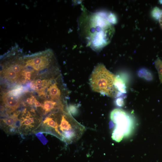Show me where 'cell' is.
Listing matches in <instances>:
<instances>
[{
  "label": "cell",
  "instance_id": "cell-1",
  "mask_svg": "<svg viewBox=\"0 0 162 162\" xmlns=\"http://www.w3.org/2000/svg\"><path fill=\"white\" fill-rule=\"evenodd\" d=\"M86 16V20L82 18L83 22L81 26L86 32L87 44L93 50L99 51L110 42L114 32L113 24L109 14L105 13H89Z\"/></svg>",
  "mask_w": 162,
  "mask_h": 162
},
{
  "label": "cell",
  "instance_id": "cell-2",
  "mask_svg": "<svg viewBox=\"0 0 162 162\" xmlns=\"http://www.w3.org/2000/svg\"><path fill=\"white\" fill-rule=\"evenodd\" d=\"M116 76L108 70L102 64L95 66L89 79L92 90L111 98L120 94L115 86Z\"/></svg>",
  "mask_w": 162,
  "mask_h": 162
},
{
  "label": "cell",
  "instance_id": "cell-3",
  "mask_svg": "<svg viewBox=\"0 0 162 162\" xmlns=\"http://www.w3.org/2000/svg\"><path fill=\"white\" fill-rule=\"evenodd\" d=\"M110 118L116 126L112 134V138L117 142H120L125 134L130 130L131 120L130 116L123 110L115 109L110 114Z\"/></svg>",
  "mask_w": 162,
  "mask_h": 162
},
{
  "label": "cell",
  "instance_id": "cell-4",
  "mask_svg": "<svg viewBox=\"0 0 162 162\" xmlns=\"http://www.w3.org/2000/svg\"><path fill=\"white\" fill-rule=\"evenodd\" d=\"M8 93L4 98V102L7 107L13 111L19 105L18 99L16 96Z\"/></svg>",
  "mask_w": 162,
  "mask_h": 162
},
{
  "label": "cell",
  "instance_id": "cell-5",
  "mask_svg": "<svg viewBox=\"0 0 162 162\" xmlns=\"http://www.w3.org/2000/svg\"><path fill=\"white\" fill-rule=\"evenodd\" d=\"M50 96L53 100L59 101L61 97V92L59 88L55 83L53 84L48 89Z\"/></svg>",
  "mask_w": 162,
  "mask_h": 162
},
{
  "label": "cell",
  "instance_id": "cell-6",
  "mask_svg": "<svg viewBox=\"0 0 162 162\" xmlns=\"http://www.w3.org/2000/svg\"><path fill=\"white\" fill-rule=\"evenodd\" d=\"M18 114L14 113L12 116L7 117L3 120L4 124L9 127L11 132H14L16 130V122L17 120Z\"/></svg>",
  "mask_w": 162,
  "mask_h": 162
},
{
  "label": "cell",
  "instance_id": "cell-7",
  "mask_svg": "<svg viewBox=\"0 0 162 162\" xmlns=\"http://www.w3.org/2000/svg\"><path fill=\"white\" fill-rule=\"evenodd\" d=\"M115 86L120 95L126 92V87L125 83L119 76H116Z\"/></svg>",
  "mask_w": 162,
  "mask_h": 162
},
{
  "label": "cell",
  "instance_id": "cell-8",
  "mask_svg": "<svg viewBox=\"0 0 162 162\" xmlns=\"http://www.w3.org/2000/svg\"><path fill=\"white\" fill-rule=\"evenodd\" d=\"M56 105V102L53 100H47L44 102L42 107L45 110L46 112H47L54 109Z\"/></svg>",
  "mask_w": 162,
  "mask_h": 162
},
{
  "label": "cell",
  "instance_id": "cell-9",
  "mask_svg": "<svg viewBox=\"0 0 162 162\" xmlns=\"http://www.w3.org/2000/svg\"><path fill=\"white\" fill-rule=\"evenodd\" d=\"M155 65L158 73L160 82L162 83V61L158 58L155 62Z\"/></svg>",
  "mask_w": 162,
  "mask_h": 162
},
{
  "label": "cell",
  "instance_id": "cell-10",
  "mask_svg": "<svg viewBox=\"0 0 162 162\" xmlns=\"http://www.w3.org/2000/svg\"><path fill=\"white\" fill-rule=\"evenodd\" d=\"M23 66L20 64L16 63L11 64L8 68L13 70L18 74L20 73L22 69Z\"/></svg>",
  "mask_w": 162,
  "mask_h": 162
},
{
  "label": "cell",
  "instance_id": "cell-11",
  "mask_svg": "<svg viewBox=\"0 0 162 162\" xmlns=\"http://www.w3.org/2000/svg\"><path fill=\"white\" fill-rule=\"evenodd\" d=\"M6 76L11 80H16L18 77V74L13 70L8 68L5 73Z\"/></svg>",
  "mask_w": 162,
  "mask_h": 162
},
{
  "label": "cell",
  "instance_id": "cell-12",
  "mask_svg": "<svg viewBox=\"0 0 162 162\" xmlns=\"http://www.w3.org/2000/svg\"><path fill=\"white\" fill-rule=\"evenodd\" d=\"M162 12V10L156 7L152 11V15L155 19L158 20L159 19Z\"/></svg>",
  "mask_w": 162,
  "mask_h": 162
},
{
  "label": "cell",
  "instance_id": "cell-13",
  "mask_svg": "<svg viewBox=\"0 0 162 162\" xmlns=\"http://www.w3.org/2000/svg\"><path fill=\"white\" fill-rule=\"evenodd\" d=\"M69 109L71 113L73 115H76L78 113V110L76 106L70 105L69 106Z\"/></svg>",
  "mask_w": 162,
  "mask_h": 162
},
{
  "label": "cell",
  "instance_id": "cell-14",
  "mask_svg": "<svg viewBox=\"0 0 162 162\" xmlns=\"http://www.w3.org/2000/svg\"><path fill=\"white\" fill-rule=\"evenodd\" d=\"M116 104L117 106H123L124 104L123 99L122 98H117L116 100Z\"/></svg>",
  "mask_w": 162,
  "mask_h": 162
},
{
  "label": "cell",
  "instance_id": "cell-15",
  "mask_svg": "<svg viewBox=\"0 0 162 162\" xmlns=\"http://www.w3.org/2000/svg\"><path fill=\"white\" fill-rule=\"evenodd\" d=\"M25 75L26 78L29 79L31 76V72L27 71L25 73Z\"/></svg>",
  "mask_w": 162,
  "mask_h": 162
},
{
  "label": "cell",
  "instance_id": "cell-16",
  "mask_svg": "<svg viewBox=\"0 0 162 162\" xmlns=\"http://www.w3.org/2000/svg\"><path fill=\"white\" fill-rule=\"evenodd\" d=\"M34 104L36 107L41 106L42 107V105L39 101H38L36 99L35 100Z\"/></svg>",
  "mask_w": 162,
  "mask_h": 162
},
{
  "label": "cell",
  "instance_id": "cell-17",
  "mask_svg": "<svg viewBox=\"0 0 162 162\" xmlns=\"http://www.w3.org/2000/svg\"><path fill=\"white\" fill-rule=\"evenodd\" d=\"M160 3L162 4V0L160 1ZM159 23L161 26V27L162 28V12L161 15L159 19Z\"/></svg>",
  "mask_w": 162,
  "mask_h": 162
},
{
  "label": "cell",
  "instance_id": "cell-18",
  "mask_svg": "<svg viewBox=\"0 0 162 162\" xmlns=\"http://www.w3.org/2000/svg\"><path fill=\"white\" fill-rule=\"evenodd\" d=\"M42 86L41 84H37L36 86V88L37 90H41L42 89Z\"/></svg>",
  "mask_w": 162,
  "mask_h": 162
},
{
  "label": "cell",
  "instance_id": "cell-19",
  "mask_svg": "<svg viewBox=\"0 0 162 162\" xmlns=\"http://www.w3.org/2000/svg\"><path fill=\"white\" fill-rule=\"evenodd\" d=\"M36 83L37 84H41L42 82L40 79H38L36 81Z\"/></svg>",
  "mask_w": 162,
  "mask_h": 162
}]
</instances>
